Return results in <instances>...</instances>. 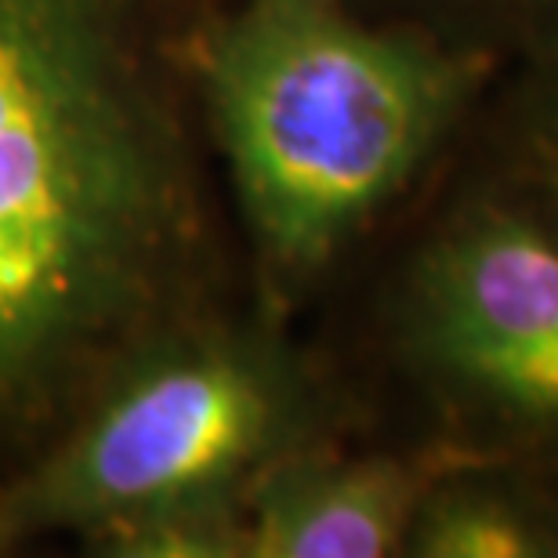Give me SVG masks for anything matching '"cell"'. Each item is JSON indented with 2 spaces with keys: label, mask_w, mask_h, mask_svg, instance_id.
<instances>
[{
  "label": "cell",
  "mask_w": 558,
  "mask_h": 558,
  "mask_svg": "<svg viewBox=\"0 0 558 558\" xmlns=\"http://www.w3.org/2000/svg\"><path fill=\"white\" fill-rule=\"evenodd\" d=\"M305 421L298 374L272 349L204 333L135 355L84 424L8 497V533H98L163 505L243 497Z\"/></svg>",
  "instance_id": "cell-4"
},
{
  "label": "cell",
  "mask_w": 558,
  "mask_h": 558,
  "mask_svg": "<svg viewBox=\"0 0 558 558\" xmlns=\"http://www.w3.org/2000/svg\"><path fill=\"white\" fill-rule=\"evenodd\" d=\"M439 468L403 457H279L243 494V558L403 555Z\"/></svg>",
  "instance_id": "cell-5"
},
{
  "label": "cell",
  "mask_w": 558,
  "mask_h": 558,
  "mask_svg": "<svg viewBox=\"0 0 558 558\" xmlns=\"http://www.w3.org/2000/svg\"><path fill=\"white\" fill-rule=\"evenodd\" d=\"M541 65L537 92H533V160L558 174V44L533 54Z\"/></svg>",
  "instance_id": "cell-9"
},
{
  "label": "cell",
  "mask_w": 558,
  "mask_h": 558,
  "mask_svg": "<svg viewBox=\"0 0 558 558\" xmlns=\"http://www.w3.org/2000/svg\"><path fill=\"white\" fill-rule=\"evenodd\" d=\"M497 59L344 0H240L207 44V98L276 276L330 265L453 135Z\"/></svg>",
  "instance_id": "cell-2"
},
{
  "label": "cell",
  "mask_w": 558,
  "mask_h": 558,
  "mask_svg": "<svg viewBox=\"0 0 558 558\" xmlns=\"http://www.w3.org/2000/svg\"><path fill=\"white\" fill-rule=\"evenodd\" d=\"M403 349L464 453L558 475V174L472 189L403 287Z\"/></svg>",
  "instance_id": "cell-3"
},
{
  "label": "cell",
  "mask_w": 558,
  "mask_h": 558,
  "mask_svg": "<svg viewBox=\"0 0 558 558\" xmlns=\"http://www.w3.org/2000/svg\"><path fill=\"white\" fill-rule=\"evenodd\" d=\"M120 558H243V497H199L92 533Z\"/></svg>",
  "instance_id": "cell-7"
},
{
  "label": "cell",
  "mask_w": 558,
  "mask_h": 558,
  "mask_svg": "<svg viewBox=\"0 0 558 558\" xmlns=\"http://www.w3.org/2000/svg\"><path fill=\"white\" fill-rule=\"evenodd\" d=\"M439 37L497 59L500 51L541 54L558 44V0H432Z\"/></svg>",
  "instance_id": "cell-8"
},
{
  "label": "cell",
  "mask_w": 558,
  "mask_h": 558,
  "mask_svg": "<svg viewBox=\"0 0 558 558\" xmlns=\"http://www.w3.org/2000/svg\"><path fill=\"white\" fill-rule=\"evenodd\" d=\"M193 236L124 0H0V432L142 330Z\"/></svg>",
  "instance_id": "cell-1"
},
{
  "label": "cell",
  "mask_w": 558,
  "mask_h": 558,
  "mask_svg": "<svg viewBox=\"0 0 558 558\" xmlns=\"http://www.w3.org/2000/svg\"><path fill=\"white\" fill-rule=\"evenodd\" d=\"M410 558H558V497L530 468L442 461L410 522Z\"/></svg>",
  "instance_id": "cell-6"
}]
</instances>
